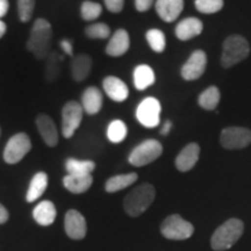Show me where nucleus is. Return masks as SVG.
Listing matches in <instances>:
<instances>
[{
  "label": "nucleus",
  "instance_id": "obj_15",
  "mask_svg": "<svg viewBox=\"0 0 251 251\" xmlns=\"http://www.w3.org/2000/svg\"><path fill=\"white\" fill-rule=\"evenodd\" d=\"M102 87L106 94L108 96L109 99H112L113 101L122 102L129 96V90L128 86L126 85L124 80H121L120 78L114 77V76H108L106 77L102 81Z\"/></svg>",
  "mask_w": 251,
  "mask_h": 251
},
{
  "label": "nucleus",
  "instance_id": "obj_9",
  "mask_svg": "<svg viewBox=\"0 0 251 251\" xmlns=\"http://www.w3.org/2000/svg\"><path fill=\"white\" fill-rule=\"evenodd\" d=\"M220 143L225 149H244L251 143V130L243 127H227L221 131Z\"/></svg>",
  "mask_w": 251,
  "mask_h": 251
},
{
  "label": "nucleus",
  "instance_id": "obj_32",
  "mask_svg": "<svg viewBox=\"0 0 251 251\" xmlns=\"http://www.w3.org/2000/svg\"><path fill=\"white\" fill-rule=\"evenodd\" d=\"M85 35L89 37V39L103 40L107 39V37L111 35V29H109L108 25L103 23L92 24L85 28Z\"/></svg>",
  "mask_w": 251,
  "mask_h": 251
},
{
  "label": "nucleus",
  "instance_id": "obj_37",
  "mask_svg": "<svg viewBox=\"0 0 251 251\" xmlns=\"http://www.w3.org/2000/svg\"><path fill=\"white\" fill-rule=\"evenodd\" d=\"M59 46L63 49V51L65 52L70 57H74V47H72V43L69 40H62L59 42Z\"/></svg>",
  "mask_w": 251,
  "mask_h": 251
},
{
  "label": "nucleus",
  "instance_id": "obj_21",
  "mask_svg": "<svg viewBox=\"0 0 251 251\" xmlns=\"http://www.w3.org/2000/svg\"><path fill=\"white\" fill-rule=\"evenodd\" d=\"M93 177L92 175L86 176H76V175H67L63 178V185L67 188L69 192L74 194H81L86 192L89 188L92 186Z\"/></svg>",
  "mask_w": 251,
  "mask_h": 251
},
{
  "label": "nucleus",
  "instance_id": "obj_28",
  "mask_svg": "<svg viewBox=\"0 0 251 251\" xmlns=\"http://www.w3.org/2000/svg\"><path fill=\"white\" fill-rule=\"evenodd\" d=\"M220 98V91L216 86H211L205 91H202L201 94L198 98V103L199 106L206 111H214L218 107Z\"/></svg>",
  "mask_w": 251,
  "mask_h": 251
},
{
  "label": "nucleus",
  "instance_id": "obj_17",
  "mask_svg": "<svg viewBox=\"0 0 251 251\" xmlns=\"http://www.w3.org/2000/svg\"><path fill=\"white\" fill-rule=\"evenodd\" d=\"M130 47L129 34L126 29H118L113 34L109 42L106 46V54L112 57H119L125 55Z\"/></svg>",
  "mask_w": 251,
  "mask_h": 251
},
{
  "label": "nucleus",
  "instance_id": "obj_22",
  "mask_svg": "<svg viewBox=\"0 0 251 251\" xmlns=\"http://www.w3.org/2000/svg\"><path fill=\"white\" fill-rule=\"evenodd\" d=\"M56 215V207L50 200H43L40 203H37L33 211V218L37 224L41 226H50L55 221Z\"/></svg>",
  "mask_w": 251,
  "mask_h": 251
},
{
  "label": "nucleus",
  "instance_id": "obj_34",
  "mask_svg": "<svg viewBox=\"0 0 251 251\" xmlns=\"http://www.w3.org/2000/svg\"><path fill=\"white\" fill-rule=\"evenodd\" d=\"M35 8V0H18V13L21 23H29Z\"/></svg>",
  "mask_w": 251,
  "mask_h": 251
},
{
  "label": "nucleus",
  "instance_id": "obj_20",
  "mask_svg": "<svg viewBox=\"0 0 251 251\" xmlns=\"http://www.w3.org/2000/svg\"><path fill=\"white\" fill-rule=\"evenodd\" d=\"M202 28V23L198 18H186L176 27V36L180 41H188L200 35Z\"/></svg>",
  "mask_w": 251,
  "mask_h": 251
},
{
  "label": "nucleus",
  "instance_id": "obj_19",
  "mask_svg": "<svg viewBox=\"0 0 251 251\" xmlns=\"http://www.w3.org/2000/svg\"><path fill=\"white\" fill-rule=\"evenodd\" d=\"M92 58L87 54H79L74 56L70 62L71 76L75 80L80 83L89 77L91 70H92Z\"/></svg>",
  "mask_w": 251,
  "mask_h": 251
},
{
  "label": "nucleus",
  "instance_id": "obj_18",
  "mask_svg": "<svg viewBox=\"0 0 251 251\" xmlns=\"http://www.w3.org/2000/svg\"><path fill=\"white\" fill-rule=\"evenodd\" d=\"M102 93L98 87L89 86L81 94V107L89 115H94L102 108Z\"/></svg>",
  "mask_w": 251,
  "mask_h": 251
},
{
  "label": "nucleus",
  "instance_id": "obj_7",
  "mask_svg": "<svg viewBox=\"0 0 251 251\" xmlns=\"http://www.w3.org/2000/svg\"><path fill=\"white\" fill-rule=\"evenodd\" d=\"M83 107L79 102L71 100L62 108V134L65 139H71L79 128L83 120Z\"/></svg>",
  "mask_w": 251,
  "mask_h": 251
},
{
  "label": "nucleus",
  "instance_id": "obj_16",
  "mask_svg": "<svg viewBox=\"0 0 251 251\" xmlns=\"http://www.w3.org/2000/svg\"><path fill=\"white\" fill-rule=\"evenodd\" d=\"M200 155V147L197 143L187 144L185 148L176 157V168L180 172L192 170L196 166Z\"/></svg>",
  "mask_w": 251,
  "mask_h": 251
},
{
  "label": "nucleus",
  "instance_id": "obj_8",
  "mask_svg": "<svg viewBox=\"0 0 251 251\" xmlns=\"http://www.w3.org/2000/svg\"><path fill=\"white\" fill-rule=\"evenodd\" d=\"M31 141L26 133H18L8 140L4 149V161L7 164H17L30 151Z\"/></svg>",
  "mask_w": 251,
  "mask_h": 251
},
{
  "label": "nucleus",
  "instance_id": "obj_38",
  "mask_svg": "<svg viewBox=\"0 0 251 251\" xmlns=\"http://www.w3.org/2000/svg\"><path fill=\"white\" fill-rule=\"evenodd\" d=\"M9 9V2L8 0H0V20L2 17H5L6 13Z\"/></svg>",
  "mask_w": 251,
  "mask_h": 251
},
{
  "label": "nucleus",
  "instance_id": "obj_30",
  "mask_svg": "<svg viewBox=\"0 0 251 251\" xmlns=\"http://www.w3.org/2000/svg\"><path fill=\"white\" fill-rule=\"evenodd\" d=\"M147 41H148L150 48L155 52H163L166 46L165 35L159 29H150L146 34Z\"/></svg>",
  "mask_w": 251,
  "mask_h": 251
},
{
  "label": "nucleus",
  "instance_id": "obj_23",
  "mask_svg": "<svg viewBox=\"0 0 251 251\" xmlns=\"http://www.w3.org/2000/svg\"><path fill=\"white\" fill-rule=\"evenodd\" d=\"M47 187H48V175H47L46 172H37V174L31 178L29 187H28L26 194L27 201H36V200L46 192Z\"/></svg>",
  "mask_w": 251,
  "mask_h": 251
},
{
  "label": "nucleus",
  "instance_id": "obj_3",
  "mask_svg": "<svg viewBox=\"0 0 251 251\" xmlns=\"http://www.w3.org/2000/svg\"><path fill=\"white\" fill-rule=\"evenodd\" d=\"M244 230V225L240 219H229L214 231L211 246L215 251H225L240 240Z\"/></svg>",
  "mask_w": 251,
  "mask_h": 251
},
{
  "label": "nucleus",
  "instance_id": "obj_6",
  "mask_svg": "<svg viewBox=\"0 0 251 251\" xmlns=\"http://www.w3.org/2000/svg\"><path fill=\"white\" fill-rule=\"evenodd\" d=\"M193 231V226L178 214L168 216L161 226V233L168 240H186L192 236Z\"/></svg>",
  "mask_w": 251,
  "mask_h": 251
},
{
  "label": "nucleus",
  "instance_id": "obj_27",
  "mask_svg": "<svg viewBox=\"0 0 251 251\" xmlns=\"http://www.w3.org/2000/svg\"><path fill=\"white\" fill-rule=\"evenodd\" d=\"M65 169L68 175L86 176L91 175L96 169V163L93 161H79L76 158H68L65 162Z\"/></svg>",
  "mask_w": 251,
  "mask_h": 251
},
{
  "label": "nucleus",
  "instance_id": "obj_1",
  "mask_svg": "<svg viewBox=\"0 0 251 251\" xmlns=\"http://www.w3.org/2000/svg\"><path fill=\"white\" fill-rule=\"evenodd\" d=\"M52 41L51 25L46 19H36L30 29V35L26 43V48L37 59H46L50 54Z\"/></svg>",
  "mask_w": 251,
  "mask_h": 251
},
{
  "label": "nucleus",
  "instance_id": "obj_25",
  "mask_svg": "<svg viewBox=\"0 0 251 251\" xmlns=\"http://www.w3.org/2000/svg\"><path fill=\"white\" fill-rule=\"evenodd\" d=\"M137 174L135 172H130V174L126 175H119L111 177L106 181L105 184V190L108 193H115L119 191L125 190V188L129 187L131 184H134L137 180Z\"/></svg>",
  "mask_w": 251,
  "mask_h": 251
},
{
  "label": "nucleus",
  "instance_id": "obj_14",
  "mask_svg": "<svg viewBox=\"0 0 251 251\" xmlns=\"http://www.w3.org/2000/svg\"><path fill=\"white\" fill-rule=\"evenodd\" d=\"M155 8L163 21L174 23L183 12L184 0H157Z\"/></svg>",
  "mask_w": 251,
  "mask_h": 251
},
{
  "label": "nucleus",
  "instance_id": "obj_29",
  "mask_svg": "<svg viewBox=\"0 0 251 251\" xmlns=\"http://www.w3.org/2000/svg\"><path fill=\"white\" fill-rule=\"evenodd\" d=\"M127 136V126L124 121L114 120L107 128V137L112 143H120Z\"/></svg>",
  "mask_w": 251,
  "mask_h": 251
},
{
  "label": "nucleus",
  "instance_id": "obj_2",
  "mask_svg": "<svg viewBox=\"0 0 251 251\" xmlns=\"http://www.w3.org/2000/svg\"><path fill=\"white\" fill-rule=\"evenodd\" d=\"M155 197L156 191L151 184L139 185L125 197L124 207L126 213L133 218L140 216L151 206Z\"/></svg>",
  "mask_w": 251,
  "mask_h": 251
},
{
  "label": "nucleus",
  "instance_id": "obj_26",
  "mask_svg": "<svg viewBox=\"0 0 251 251\" xmlns=\"http://www.w3.org/2000/svg\"><path fill=\"white\" fill-rule=\"evenodd\" d=\"M46 80L48 83H52L59 77L62 72V64H63V56L59 55L58 52H50L48 57L46 58Z\"/></svg>",
  "mask_w": 251,
  "mask_h": 251
},
{
  "label": "nucleus",
  "instance_id": "obj_33",
  "mask_svg": "<svg viewBox=\"0 0 251 251\" xmlns=\"http://www.w3.org/2000/svg\"><path fill=\"white\" fill-rule=\"evenodd\" d=\"M194 5L200 13L214 14L224 7V0H196Z\"/></svg>",
  "mask_w": 251,
  "mask_h": 251
},
{
  "label": "nucleus",
  "instance_id": "obj_11",
  "mask_svg": "<svg viewBox=\"0 0 251 251\" xmlns=\"http://www.w3.org/2000/svg\"><path fill=\"white\" fill-rule=\"evenodd\" d=\"M206 52L202 50H196L181 68V77L185 80H197L203 75L206 70Z\"/></svg>",
  "mask_w": 251,
  "mask_h": 251
},
{
  "label": "nucleus",
  "instance_id": "obj_42",
  "mask_svg": "<svg viewBox=\"0 0 251 251\" xmlns=\"http://www.w3.org/2000/svg\"><path fill=\"white\" fill-rule=\"evenodd\" d=\"M0 134H1V128H0Z\"/></svg>",
  "mask_w": 251,
  "mask_h": 251
},
{
  "label": "nucleus",
  "instance_id": "obj_13",
  "mask_svg": "<svg viewBox=\"0 0 251 251\" xmlns=\"http://www.w3.org/2000/svg\"><path fill=\"white\" fill-rule=\"evenodd\" d=\"M35 124L43 142L50 148H54V147L57 146L58 130L52 119L48 114H39L35 120Z\"/></svg>",
  "mask_w": 251,
  "mask_h": 251
},
{
  "label": "nucleus",
  "instance_id": "obj_31",
  "mask_svg": "<svg viewBox=\"0 0 251 251\" xmlns=\"http://www.w3.org/2000/svg\"><path fill=\"white\" fill-rule=\"evenodd\" d=\"M102 13V7L101 5L98 2L93 1H84L80 6V14L81 18L85 21H93L96 19H98Z\"/></svg>",
  "mask_w": 251,
  "mask_h": 251
},
{
  "label": "nucleus",
  "instance_id": "obj_10",
  "mask_svg": "<svg viewBox=\"0 0 251 251\" xmlns=\"http://www.w3.org/2000/svg\"><path fill=\"white\" fill-rule=\"evenodd\" d=\"M161 102L156 98H144L136 109V118L143 127L155 128L161 121Z\"/></svg>",
  "mask_w": 251,
  "mask_h": 251
},
{
  "label": "nucleus",
  "instance_id": "obj_35",
  "mask_svg": "<svg viewBox=\"0 0 251 251\" xmlns=\"http://www.w3.org/2000/svg\"><path fill=\"white\" fill-rule=\"evenodd\" d=\"M105 1L106 8L112 13H120L124 9L125 0H103Z\"/></svg>",
  "mask_w": 251,
  "mask_h": 251
},
{
  "label": "nucleus",
  "instance_id": "obj_12",
  "mask_svg": "<svg viewBox=\"0 0 251 251\" xmlns=\"http://www.w3.org/2000/svg\"><path fill=\"white\" fill-rule=\"evenodd\" d=\"M64 227L67 235L72 240H81L86 236V220L76 209L68 211L64 220Z\"/></svg>",
  "mask_w": 251,
  "mask_h": 251
},
{
  "label": "nucleus",
  "instance_id": "obj_40",
  "mask_svg": "<svg viewBox=\"0 0 251 251\" xmlns=\"http://www.w3.org/2000/svg\"><path fill=\"white\" fill-rule=\"evenodd\" d=\"M171 127H172L171 121H166L165 124H164V126H163V127H162V129H161V134H162V135H164V136H166V135H168L169 133H170Z\"/></svg>",
  "mask_w": 251,
  "mask_h": 251
},
{
  "label": "nucleus",
  "instance_id": "obj_39",
  "mask_svg": "<svg viewBox=\"0 0 251 251\" xmlns=\"http://www.w3.org/2000/svg\"><path fill=\"white\" fill-rule=\"evenodd\" d=\"M8 218H9L8 211L1 205V203H0V225L5 224V222L8 220Z\"/></svg>",
  "mask_w": 251,
  "mask_h": 251
},
{
  "label": "nucleus",
  "instance_id": "obj_24",
  "mask_svg": "<svg viewBox=\"0 0 251 251\" xmlns=\"http://www.w3.org/2000/svg\"><path fill=\"white\" fill-rule=\"evenodd\" d=\"M155 83V74L149 65H137L134 70V85L137 90L143 91Z\"/></svg>",
  "mask_w": 251,
  "mask_h": 251
},
{
  "label": "nucleus",
  "instance_id": "obj_4",
  "mask_svg": "<svg viewBox=\"0 0 251 251\" xmlns=\"http://www.w3.org/2000/svg\"><path fill=\"white\" fill-rule=\"evenodd\" d=\"M250 54L248 41L241 35H231L224 42V52L221 56V65L226 69L234 67L242 62Z\"/></svg>",
  "mask_w": 251,
  "mask_h": 251
},
{
  "label": "nucleus",
  "instance_id": "obj_36",
  "mask_svg": "<svg viewBox=\"0 0 251 251\" xmlns=\"http://www.w3.org/2000/svg\"><path fill=\"white\" fill-rule=\"evenodd\" d=\"M153 4V0H135V8L139 12L149 11Z\"/></svg>",
  "mask_w": 251,
  "mask_h": 251
},
{
  "label": "nucleus",
  "instance_id": "obj_5",
  "mask_svg": "<svg viewBox=\"0 0 251 251\" xmlns=\"http://www.w3.org/2000/svg\"><path fill=\"white\" fill-rule=\"evenodd\" d=\"M162 152L163 147L161 142H158L157 140L149 139L143 141L142 143H140L139 146H136L131 150L128 161L131 165L141 168V166L148 165L156 161L157 158H159Z\"/></svg>",
  "mask_w": 251,
  "mask_h": 251
},
{
  "label": "nucleus",
  "instance_id": "obj_41",
  "mask_svg": "<svg viewBox=\"0 0 251 251\" xmlns=\"http://www.w3.org/2000/svg\"><path fill=\"white\" fill-rule=\"evenodd\" d=\"M6 29H7V27H6V24L2 20H0V39H1V37L5 35Z\"/></svg>",
  "mask_w": 251,
  "mask_h": 251
}]
</instances>
